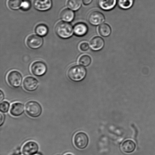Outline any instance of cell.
<instances>
[{"mask_svg": "<svg viewBox=\"0 0 155 155\" xmlns=\"http://www.w3.org/2000/svg\"><path fill=\"white\" fill-rule=\"evenodd\" d=\"M25 109L27 114L31 117L37 118L40 116L42 112V108L37 102L31 101L25 104Z\"/></svg>", "mask_w": 155, "mask_h": 155, "instance_id": "3957f363", "label": "cell"}, {"mask_svg": "<svg viewBox=\"0 0 155 155\" xmlns=\"http://www.w3.org/2000/svg\"><path fill=\"white\" fill-rule=\"evenodd\" d=\"M83 4L85 5H88L92 2L93 0H82Z\"/></svg>", "mask_w": 155, "mask_h": 155, "instance_id": "83f0119b", "label": "cell"}, {"mask_svg": "<svg viewBox=\"0 0 155 155\" xmlns=\"http://www.w3.org/2000/svg\"><path fill=\"white\" fill-rule=\"evenodd\" d=\"M10 107V103L7 101H3L0 104V110L2 113H7Z\"/></svg>", "mask_w": 155, "mask_h": 155, "instance_id": "cb8c5ba5", "label": "cell"}, {"mask_svg": "<svg viewBox=\"0 0 155 155\" xmlns=\"http://www.w3.org/2000/svg\"><path fill=\"white\" fill-rule=\"evenodd\" d=\"M74 145L77 148L80 150L84 149L89 144V137L84 132H78L74 136Z\"/></svg>", "mask_w": 155, "mask_h": 155, "instance_id": "277c9868", "label": "cell"}, {"mask_svg": "<svg viewBox=\"0 0 155 155\" xmlns=\"http://www.w3.org/2000/svg\"><path fill=\"white\" fill-rule=\"evenodd\" d=\"M118 5L121 8L127 9L133 5L134 0H118Z\"/></svg>", "mask_w": 155, "mask_h": 155, "instance_id": "7402d4cb", "label": "cell"}, {"mask_svg": "<svg viewBox=\"0 0 155 155\" xmlns=\"http://www.w3.org/2000/svg\"><path fill=\"white\" fill-rule=\"evenodd\" d=\"M65 155H73L72 154H70V153H68V154H65Z\"/></svg>", "mask_w": 155, "mask_h": 155, "instance_id": "4dcf8cb0", "label": "cell"}, {"mask_svg": "<svg viewBox=\"0 0 155 155\" xmlns=\"http://www.w3.org/2000/svg\"><path fill=\"white\" fill-rule=\"evenodd\" d=\"M24 111V104L21 103L16 102L13 103L12 104L10 112L12 116L17 117L22 115Z\"/></svg>", "mask_w": 155, "mask_h": 155, "instance_id": "7c38bea8", "label": "cell"}, {"mask_svg": "<svg viewBox=\"0 0 155 155\" xmlns=\"http://www.w3.org/2000/svg\"><path fill=\"white\" fill-rule=\"evenodd\" d=\"M88 19L90 23L93 25H97L104 22L105 18L101 12L96 11L89 14Z\"/></svg>", "mask_w": 155, "mask_h": 155, "instance_id": "30bf717a", "label": "cell"}, {"mask_svg": "<svg viewBox=\"0 0 155 155\" xmlns=\"http://www.w3.org/2000/svg\"><path fill=\"white\" fill-rule=\"evenodd\" d=\"M22 0H8L7 4L8 7L12 10H17L22 7Z\"/></svg>", "mask_w": 155, "mask_h": 155, "instance_id": "ffe728a7", "label": "cell"}, {"mask_svg": "<svg viewBox=\"0 0 155 155\" xmlns=\"http://www.w3.org/2000/svg\"><path fill=\"white\" fill-rule=\"evenodd\" d=\"M67 5L71 10L77 11L81 7V0H68Z\"/></svg>", "mask_w": 155, "mask_h": 155, "instance_id": "44dd1931", "label": "cell"}, {"mask_svg": "<svg viewBox=\"0 0 155 155\" xmlns=\"http://www.w3.org/2000/svg\"><path fill=\"white\" fill-rule=\"evenodd\" d=\"M35 31L36 34L40 36L46 35L48 32V28L46 25L44 24H39L36 26Z\"/></svg>", "mask_w": 155, "mask_h": 155, "instance_id": "d6986e66", "label": "cell"}, {"mask_svg": "<svg viewBox=\"0 0 155 155\" xmlns=\"http://www.w3.org/2000/svg\"><path fill=\"white\" fill-rule=\"evenodd\" d=\"M74 13L70 9L65 8L62 11L60 14V18L61 19L66 22H71L74 19Z\"/></svg>", "mask_w": 155, "mask_h": 155, "instance_id": "e0dca14e", "label": "cell"}, {"mask_svg": "<svg viewBox=\"0 0 155 155\" xmlns=\"http://www.w3.org/2000/svg\"><path fill=\"white\" fill-rule=\"evenodd\" d=\"M43 40L40 36L36 35H32L27 39L26 44L31 49H36L40 48L43 45Z\"/></svg>", "mask_w": 155, "mask_h": 155, "instance_id": "52a82bcc", "label": "cell"}, {"mask_svg": "<svg viewBox=\"0 0 155 155\" xmlns=\"http://www.w3.org/2000/svg\"><path fill=\"white\" fill-rule=\"evenodd\" d=\"M86 75L85 68L79 65L71 67L68 71V76L72 81H80L84 78Z\"/></svg>", "mask_w": 155, "mask_h": 155, "instance_id": "7a4b0ae2", "label": "cell"}, {"mask_svg": "<svg viewBox=\"0 0 155 155\" xmlns=\"http://www.w3.org/2000/svg\"><path fill=\"white\" fill-rule=\"evenodd\" d=\"M4 94L2 91H0V101L2 102L4 100Z\"/></svg>", "mask_w": 155, "mask_h": 155, "instance_id": "f1b7e54d", "label": "cell"}, {"mask_svg": "<svg viewBox=\"0 0 155 155\" xmlns=\"http://www.w3.org/2000/svg\"><path fill=\"white\" fill-rule=\"evenodd\" d=\"M89 45L87 42H83L80 45V49L82 51H85L89 50Z\"/></svg>", "mask_w": 155, "mask_h": 155, "instance_id": "484cf974", "label": "cell"}, {"mask_svg": "<svg viewBox=\"0 0 155 155\" xmlns=\"http://www.w3.org/2000/svg\"><path fill=\"white\" fill-rule=\"evenodd\" d=\"M23 86L26 91L33 92L38 89L39 83L35 78L32 77H27L24 79Z\"/></svg>", "mask_w": 155, "mask_h": 155, "instance_id": "9c48e42d", "label": "cell"}, {"mask_svg": "<svg viewBox=\"0 0 155 155\" xmlns=\"http://www.w3.org/2000/svg\"><path fill=\"white\" fill-rule=\"evenodd\" d=\"M91 63L90 57L86 54L81 56L79 59V63L82 66L86 67L89 66Z\"/></svg>", "mask_w": 155, "mask_h": 155, "instance_id": "603a6c76", "label": "cell"}, {"mask_svg": "<svg viewBox=\"0 0 155 155\" xmlns=\"http://www.w3.org/2000/svg\"><path fill=\"white\" fill-rule=\"evenodd\" d=\"M74 33L77 36H82L84 35L88 31V27L83 23H78L74 26Z\"/></svg>", "mask_w": 155, "mask_h": 155, "instance_id": "2e32d148", "label": "cell"}, {"mask_svg": "<svg viewBox=\"0 0 155 155\" xmlns=\"http://www.w3.org/2000/svg\"><path fill=\"white\" fill-rule=\"evenodd\" d=\"M31 7V3L28 0H25L23 2L22 8L24 10H28Z\"/></svg>", "mask_w": 155, "mask_h": 155, "instance_id": "d4e9b609", "label": "cell"}, {"mask_svg": "<svg viewBox=\"0 0 155 155\" xmlns=\"http://www.w3.org/2000/svg\"><path fill=\"white\" fill-rule=\"evenodd\" d=\"M0 126H2L4 124L5 120V115L3 114L2 112H1L0 114Z\"/></svg>", "mask_w": 155, "mask_h": 155, "instance_id": "4316f807", "label": "cell"}, {"mask_svg": "<svg viewBox=\"0 0 155 155\" xmlns=\"http://www.w3.org/2000/svg\"><path fill=\"white\" fill-rule=\"evenodd\" d=\"M117 0H97V4L100 8L104 10H112L116 5Z\"/></svg>", "mask_w": 155, "mask_h": 155, "instance_id": "9a60e30c", "label": "cell"}, {"mask_svg": "<svg viewBox=\"0 0 155 155\" xmlns=\"http://www.w3.org/2000/svg\"><path fill=\"white\" fill-rule=\"evenodd\" d=\"M136 144L131 140H127L123 143L121 145V149L123 152L130 154L134 152L136 148Z\"/></svg>", "mask_w": 155, "mask_h": 155, "instance_id": "4fadbf2b", "label": "cell"}, {"mask_svg": "<svg viewBox=\"0 0 155 155\" xmlns=\"http://www.w3.org/2000/svg\"><path fill=\"white\" fill-rule=\"evenodd\" d=\"M39 149V146L36 142L29 141L23 146L22 153L24 155H33L38 153Z\"/></svg>", "mask_w": 155, "mask_h": 155, "instance_id": "ba28073f", "label": "cell"}, {"mask_svg": "<svg viewBox=\"0 0 155 155\" xmlns=\"http://www.w3.org/2000/svg\"><path fill=\"white\" fill-rule=\"evenodd\" d=\"M47 70L46 65L43 62L36 61L34 62L31 65V72L36 76H42L45 75Z\"/></svg>", "mask_w": 155, "mask_h": 155, "instance_id": "8992f818", "label": "cell"}, {"mask_svg": "<svg viewBox=\"0 0 155 155\" xmlns=\"http://www.w3.org/2000/svg\"><path fill=\"white\" fill-rule=\"evenodd\" d=\"M35 8L41 11L49 10L52 6L51 0H34L33 3Z\"/></svg>", "mask_w": 155, "mask_h": 155, "instance_id": "8fae6325", "label": "cell"}, {"mask_svg": "<svg viewBox=\"0 0 155 155\" xmlns=\"http://www.w3.org/2000/svg\"><path fill=\"white\" fill-rule=\"evenodd\" d=\"M55 31L59 37L68 38L73 34L74 29L69 23L61 21L58 23L55 27Z\"/></svg>", "mask_w": 155, "mask_h": 155, "instance_id": "6da1fadb", "label": "cell"}, {"mask_svg": "<svg viewBox=\"0 0 155 155\" xmlns=\"http://www.w3.org/2000/svg\"><path fill=\"white\" fill-rule=\"evenodd\" d=\"M104 45V41L99 36H96L91 39L90 45L94 51H97L102 49Z\"/></svg>", "mask_w": 155, "mask_h": 155, "instance_id": "5bb4252c", "label": "cell"}, {"mask_svg": "<svg viewBox=\"0 0 155 155\" xmlns=\"http://www.w3.org/2000/svg\"><path fill=\"white\" fill-rule=\"evenodd\" d=\"M98 32L103 37H107L110 35L111 32V29L107 24H103L99 27Z\"/></svg>", "mask_w": 155, "mask_h": 155, "instance_id": "ac0fdd59", "label": "cell"}, {"mask_svg": "<svg viewBox=\"0 0 155 155\" xmlns=\"http://www.w3.org/2000/svg\"><path fill=\"white\" fill-rule=\"evenodd\" d=\"M7 80L9 84L12 87H18L22 84V76L20 73L17 71H12L7 75Z\"/></svg>", "mask_w": 155, "mask_h": 155, "instance_id": "5b68a950", "label": "cell"}, {"mask_svg": "<svg viewBox=\"0 0 155 155\" xmlns=\"http://www.w3.org/2000/svg\"><path fill=\"white\" fill-rule=\"evenodd\" d=\"M33 155H42V154L41 153H36V154H35Z\"/></svg>", "mask_w": 155, "mask_h": 155, "instance_id": "f546056e", "label": "cell"}]
</instances>
